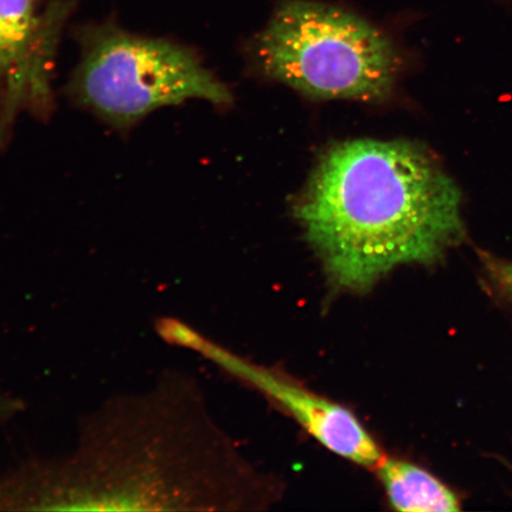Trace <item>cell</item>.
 <instances>
[{
    "label": "cell",
    "mask_w": 512,
    "mask_h": 512,
    "mask_svg": "<svg viewBox=\"0 0 512 512\" xmlns=\"http://www.w3.org/2000/svg\"><path fill=\"white\" fill-rule=\"evenodd\" d=\"M335 286L369 290L405 265H433L465 238L462 194L425 147L352 140L320 160L297 207Z\"/></svg>",
    "instance_id": "obj_1"
},
{
    "label": "cell",
    "mask_w": 512,
    "mask_h": 512,
    "mask_svg": "<svg viewBox=\"0 0 512 512\" xmlns=\"http://www.w3.org/2000/svg\"><path fill=\"white\" fill-rule=\"evenodd\" d=\"M78 41L81 57L67 94L118 130L188 100L232 101L227 87L181 44L132 34L113 22L85 25Z\"/></svg>",
    "instance_id": "obj_3"
},
{
    "label": "cell",
    "mask_w": 512,
    "mask_h": 512,
    "mask_svg": "<svg viewBox=\"0 0 512 512\" xmlns=\"http://www.w3.org/2000/svg\"><path fill=\"white\" fill-rule=\"evenodd\" d=\"M390 505L398 511H459V499L438 478L405 460L386 458L375 469Z\"/></svg>",
    "instance_id": "obj_6"
},
{
    "label": "cell",
    "mask_w": 512,
    "mask_h": 512,
    "mask_svg": "<svg viewBox=\"0 0 512 512\" xmlns=\"http://www.w3.org/2000/svg\"><path fill=\"white\" fill-rule=\"evenodd\" d=\"M157 330L165 342L198 352L236 379L259 390L337 456L374 470L382 462L381 448L348 408L275 370L234 354L179 320L162 319Z\"/></svg>",
    "instance_id": "obj_4"
},
{
    "label": "cell",
    "mask_w": 512,
    "mask_h": 512,
    "mask_svg": "<svg viewBox=\"0 0 512 512\" xmlns=\"http://www.w3.org/2000/svg\"><path fill=\"white\" fill-rule=\"evenodd\" d=\"M270 78L315 99L379 101L392 93L399 56L388 36L337 6L288 0L256 42Z\"/></svg>",
    "instance_id": "obj_2"
},
{
    "label": "cell",
    "mask_w": 512,
    "mask_h": 512,
    "mask_svg": "<svg viewBox=\"0 0 512 512\" xmlns=\"http://www.w3.org/2000/svg\"><path fill=\"white\" fill-rule=\"evenodd\" d=\"M479 260L490 284L512 300V261L497 258L488 252H479Z\"/></svg>",
    "instance_id": "obj_7"
},
{
    "label": "cell",
    "mask_w": 512,
    "mask_h": 512,
    "mask_svg": "<svg viewBox=\"0 0 512 512\" xmlns=\"http://www.w3.org/2000/svg\"><path fill=\"white\" fill-rule=\"evenodd\" d=\"M74 0H0V146L18 115L47 118L54 108L57 49Z\"/></svg>",
    "instance_id": "obj_5"
}]
</instances>
